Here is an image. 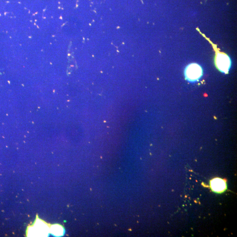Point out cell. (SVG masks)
<instances>
[{"mask_svg":"<svg viewBox=\"0 0 237 237\" xmlns=\"http://www.w3.org/2000/svg\"><path fill=\"white\" fill-rule=\"evenodd\" d=\"M216 63L219 70L228 73L231 67V60L229 56L222 53H218L216 59Z\"/></svg>","mask_w":237,"mask_h":237,"instance_id":"cell-3","label":"cell"},{"mask_svg":"<svg viewBox=\"0 0 237 237\" xmlns=\"http://www.w3.org/2000/svg\"><path fill=\"white\" fill-rule=\"evenodd\" d=\"M34 225L30 227L27 231V236L44 237L48 236L49 228L47 224L45 222L41 220H37L35 221Z\"/></svg>","mask_w":237,"mask_h":237,"instance_id":"cell-1","label":"cell"},{"mask_svg":"<svg viewBox=\"0 0 237 237\" xmlns=\"http://www.w3.org/2000/svg\"><path fill=\"white\" fill-rule=\"evenodd\" d=\"M210 185L211 189L216 192H222L227 187L225 180L220 178L214 179L211 180Z\"/></svg>","mask_w":237,"mask_h":237,"instance_id":"cell-4","label":"cell"},{"mask_svg":"<svg viewBox=\"0 0 237 237\" xmlns=\"http://www.w3.org/2000/svg\"><path fill=\"white\" fill-rule=\"evenodd\" d=\"M202 70L200 66L197 64H191L187 66L185 71V75L187 80L195 81L199 80L202 76Z\"/></svg>","mask_w":237,"mask_h":237,"instance_id":"cell-2","label":"cell"},{"mask_svg":"<svg viewBox=\"0 0 237 237\" xmlns=\"http://www.w3.org/2000/svg\"><path fill=\"white\" fill-rule=\"evenodd\" d=\"M51 232L55 236H61L64 234V229L62 226L59 224H55L51 227Z\"/></svg>","mask_w":237,"mask_h":237,"instance_id":"cell-5","label":"cell"}]
</instances>
